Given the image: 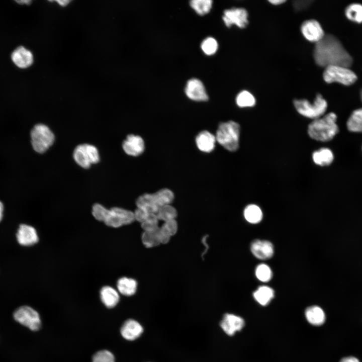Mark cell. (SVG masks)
I'll return each mask as SVG.
<instances>
[{"label": "cell", "mask_w": 362, "mask_h": 362, "mask_svg": "<svg viewBox=\"0 0 362 362\" xmlns=\"http://www.w3.org/2000/svg\"><path fill=\"white\" fill-rule=\"evenodd\" d=\"M158 229L155 231L143 232L141 235V240L146 247L152 248L160 244L157 235Z\"/></svg>", "instance_id": "obj_33"}, {"label": "cell", "mask_w": 362, "mask_h": 362, "mask_svg": "<svg viewBox=\"0 0 362 362\" xmlns=\"http://www.w3.org/2000/svg\"><path fill=\"white\" fill-rule=\"evenodd\" d=\"M157 235L160 243H167L171 238V236L159 227L157 230Z\"/></svg>", "instance_id": "obj_39"}, {"label": "cell", "mask_w": 362, "mask_h": 362, "mask_svg": "<svg viewBox=\"0 0 362 362\" xmlns=\"http://www.w3.org/2000/svg\"><path fill=\"white\" fill-rule=\"evenodd\" d=\"M336 119V115L333 113H330L313 120L308 125V135L317 141H328L331 140L338 132Z\"/></svg>", "instance_id": "obj_3"}, {"label": "cell", "mask_w": 362, "mask_h": 362, "mask_svg": "<svg viewBox=\"0 0 362 362\" xmlns=\"http://www.w3.org/2000/svg\"><path fill=\"white\" fill-rule=\"evenodd\" d=\"M347 127L351 132H362V108L352 113L347 120Z\"/></svg>", "instance_id": "obj_27"}, {"label": "cell", "mask_w": 362, "mask_h": 362, "mask_svg": "<svg viewBox=\"0 0 362 362\" xmlns=\"http://www.w3.org/2000/svg\"><path fill=\"white\" fill-rule=\"evenodd\" d=\"M237 105L241 108L251 107L255 104L254 97L248 91L243 90L240 92L236 97Z\"/></svg>", "instance_id": "obj_30"}, {"label": "cell", "mask_w": 362, "mask_h": 362, "mask_svg": "<svg viewBox=\"0 0 362 362\" xmlns=\"http://www.w3.org/2000/svg\"><path fill=\"white\" fill-rule=\"evenodd\" d=\"M360 97H361V101H362V89H361V92H360Z\"/></svg>", "instance_id": "obj_46"}, {"label": "cell", "mask_w": 362, "mask_h": 362, "mask_svg": "<svg viewBox=\"0 0 362 362\" xmlns=\"http://www.w3.org/2000/svg\"><path fill=\"white\" fill-rule=\"evenodd\" d=\"M323 77L327 83L338 82L345 85L352 84L357 79L355 73L349 67L341 65H332L325 67Z\"/></svg>", "instance_id": "obj_8"}, {"label": "cell", "mask_w": 362, "mask_h": 362, "mask_svg": "<svg viewBox=\"0 0 362 362\" xmlns=\"http://www.w3.org/2000/svg\"><path fill=\"white\" fill-rule=\"evenodd\" d=\"M92 214L97 220L113 228L130 224L135 221L134 213L130 210L119 207L108 209L98 203L93 206Z\"/></svg>", "instance_id": "obj_2"}, {"label": "cell", "mask_w": 362, "mask_h": 362, "mask_svg": "<svg viewBox=\"0 0 362 362\" xmlns=\"http://www.w3.org/2000/svg\"><path fill=\"white\" fill-rule=\"evenodd\" d=\"M240 127L233 121L221 123L215 136L216 141L224 148L235 151L239 147Z\"/></svg>", "instance_id": "obj_5"}, {"label": "cell", "mask_w": 362, "mask_h": 362, "mask_svg": "<svg viewBox=\"0 0 362 362\" xmlns=\"http://www.w3.org/2000/svg\"><path fill=\"white\" fill-rule=\"evenodd\" d=\"M100 298L106 307L112 308L116 306L119 301L118 292L112 287H103L100 291Z\"/></svg>", "instance_id": "obj_22"}, {"label": "cell", "mask_w": 362, "mask_h": 362, "mask_svg": "<svg viewBox=\"0 0 362 362\" xmlns=\"http://www.w3.org/2000/svg\"><path fill=\"white\" fill-rule=\"evenodd\" d=\"M212 3L211 0H193L190 2V5L198 14L203 15L210 11Z\"/></svg>", "instance_id": "obj_32"}, {"label": "cell", "mask_w": 362, "mask_h": 362, "mask_svg": "<svg viewBox=\"0 0 362 362\" xmlns=\"http://www.w3.org/2000/svg\"><path fill=\"white\" fill-rule=\"evenodd\" d=\"M30 142L33 150L43 153L52 145L55 136L46 125L39 123L35 125L30 132Z\"/></svg>", "instance_id": "obj_6"}, {"label": "cell", "mask_w": 362, "mask_h": 362, "mask_svg": "<svg viewBox=\"0 0 362 362\" xmlns=\"http://www.w3.org/2000/svg\"><path fill=\"white\" fill-rule=\"evenodd\" d=\"M339 362H360V360L354 356L348 355L342 357Z\"/></svg>", "instance_id": "obj_41"}, {"label": "cell", "mask_w": 362, "mask_h": 362, "mask_svg": "<svg viewBox=\"0 0 362 362\" xmlns=\"http://www.w3.org/2000/svg\"><path fill=\"white\" fill-rule=\"evenodd\" d=\"M4 212V205L0 200V222L3 219Z\"/></svg>", "instance_id": "obj_42"}, {"label": "cell", "mask_w": 362, "mask_h": 362, "mask_svg": "<svg viewBox=\"0 0 362 362\" xmlns=\"http://www.w3.org/2000/svg\"><path fill=\"white\" fill-rule=\"evenodd\" d=\"M305 316L308 322L314 326H321L326 321V315L322 308L313 305L305 310Z\"/></svg>", "instance_id": "obj_21"}, {"label": "cell", "mask_w": 362, "mask_h": 362, "mask_svg": "<svg viewBox=\"0 0 362 362\" xmlns=\"http://www.w3.org/2000/svg\"><path fill=\"white\" fill-rule=\"evenodd\" d=\"M274 291L267 286L259 287L253 293L255 301L262 306L268 305L274 297Z\"/></svg>", "instance_id": "obj_24"}, {"label": "cell", "mask_w": 362, "mask_h": 362, "mask_svg": "<svg viewBox=\"0 0 362 362\" xmlns=\"http://www.w3.org/2000/svg\"><path fill=\"white\" fill-rule=\"evenodd\" d=\"M73 157L75 162L83 168H88L92 164L97 163L100 161L97 147L86 143L79 144L75 148Z\"/></svg>", "instance_id": "obj_9"}, {"label": "cell", "mask_w": 362, "mask_h": 362, "mask_svg": "<svg viewBox=\"0 0 362 362\" xmlns=\"http://www.w3.org/2000/svg\"><path fill=\"white\" fill-rule=\"evenodd\" d=\"M93 362H115V357L111 351L102 350L94 355Z\"/></svg>", "instance_id": "obj_36"}, {"label": "cell", "mask_w": 362, "mask_h": 362, "mask_svg": "<svg viewBox=\"0 0 362 362\" xmlns=\"http://www.w3.org/2000/svg\"><path fill=\"white\" fill-rule=\"evenodd\" d=\"M133 213L135 220L140 223L145 221L150 214L137 208Z\"/></svg>", "instance_id": "obj_38"}, {"label": "cell", "mask_w": 362, "mask_h": 362, "mask_svg": "<svg viewBox=\"0 0 362 362\" xmlns=\"http://www.w3.org/2000/svg\"><path fill=\"white\" fill-rule=\"evenodd\" d=\"M56 2H57L59 5H60L62 7H65L70 2V1H67V0H59V1H56Z\"/></svg>", "instance_id": "obj_44"}, {"label": "cell", "mask_w": 362, "mask_h": 362, "mask_svg": "<svg viewBox=\"0 0 362 362\" xmlns=\"http://www.w3.org/2000/svg\"><path fill=\"white\" fill-rule=\"evenodd\" d=\"M158 221L156 214L150 213L147 219L141 223V227L144 231H155L159 228Z\"/></svg>", "instance_id": "obj_34"}, {"label": "cell", "mask_w": 362, "mask_h": 362, "mask_svg": "<svg viewBox=\"0 0 362 362\" xmlns=\"http://www.w3.org/2000/svg\"><path fill=\"white\" fill-rule=\"evenodd\" d=\"M159 220L164 222L174 220L177 216V211L170 204L161 207L156 214Z\"/></svg>", "instance_id": "obj_29"}, {"label": "cell", "mask_w": 362, "mask_h": 362, "mask_svg": "<svg viewBox=\"0 0 362 362\" xmlns=\"http://www.w3.org/2000/svg\"><path fill=\"white\" fill-rule=\"evenodd\" d=\"M346 17L350 21L358 23H362V5L352 4L346 7L345 11Z\"/></svg>", "instance_id": "obj_28"}, {"label": "cell", "mask_w": 362, "mask_h": 362, "mask_svg": "<svg viewBox=\"0 0 362 362\" xmlns=\"http://www.w3.org/2000/svg\"><path fill=\"white\" fill-rule=\"evenodd\" d=\"M222 19L228 27L235 25L240 28H244L248 24V13L245 9L241 8L225 10Z\"/></svg>", "instance_id": "obj_11"}, {"label": "cell", "mask_w": 362, "mask_h": 362, "mask_svg": "<svg viewBox=\"0 0 362 362\" xmlns=\"http://www.w3.org/2000/svg\"><path fill=\"white\" fill-rule=\"evenodd\" d=\"M201 48L205 54L211 55L217 51L218 43L214 38L208 37L203 41Z\"/></svg>", "instance_id": "obj_35"}, {"label": "cell", "mask_w": 362, "mask_h": 362, "mask_svg": "<svg viewBox=\"0 0 362 362\" xmlns=\"http://www.w3.org/2000/svg\"><path fill=\"white\" fill-rule=\"evenodd\" d=\"M310 1H297L293 3L294 8L297 11H301L305 9L310 5Z\"/></svg>", "instance_id": "obj_40"}, {"label": "cell", "mask_w": 362, "mask_h": 362, "mask_svg": "<svg viewBox=\"0 0 362 362\" xmlns=\"http://www.w3.org/2000/svg\"><path fill=\"white\" fill-rule=\"evenodd\" d=\"M243 215L245 220L251 224L258 223L263 217L261 209L254 204L247 205L244 210Z\"/></svg>", "instance_id": "obj_26"}, {"label": "cell", "mask_w": 362, "mask_h": 362, "mask_svg": "<svg viewBox=\"0 0 362 362\" xmlns=\"http://www.w3.org/2000/svg\"><path fill=\"white\" fill-rule=\"evenodd\" d=\"M185 92L187 97L196 101H206L208 96L203 83L197 78H192L187 82Z\"/></svg>", "instance_id": "obj_15"}, {"label": "cell", "mask_w": 362, "mask_h": 362, "mask_svg": "<svg viewBox=\"0 0 362 362\" xmlns=\"http://www.w3.org/2000/svg\"><path fill=\"white\" fill-rule=\"evenodd\" d=\"M174 199L173 192L168 189H162L153 194H144L139 197L136 205L137 208L147 213L156 214L158 210L170 204Z\"/></svg>", "instance_id": "obj_4"}, {"label": "cell", "mask_w": 362, "mask_h": 362, "mask_svg": "<svg viewBox=\"0 0 362 362\" xmlns=\"http://www.w3.org/2000/svg\"><path fill=\"white\" fill-rule=\"evenodd\" d=\"M243 319L231 313L225 314L220 322L222 330L228 336H233L237 331H240L244 326Z\"/></svg>", "instance_id": "obj_13"}, {"label": "cell", "mask_w": 362, "mask_h": 362, "mask_svg": "<svg viewBox=\"0 0 362 362\" xmlns=\"http://www.w3.org/2000/svg\"><path fill=\"white\" fill-rule=\"evenodd\" d=\"M333 158L334 155L332 151L327 148H322L314 151L312 154V159L314 163L320 166L330 164Z\"/></svg>", "instance_id": "obj_25"}, {"label": "cell", "mask_w": 362, "mask_h": 362, "mask_svg": "<svg viewBox=\"0 0 362 362\" xmlns=\"http://www.w3.org/2000/svg\"><path fill=\"white\" fill-rule=\"evenodd\" d=\"M16 2H17L18 4H20V5H29V4H31V3L32 2V1H31L25 0V1H16Z\"/></svg>", "instance_id": "obj_45"}, {"label": "cell", "mask_w": 362, "mask_h": 362, "mask_svg": "<svg viewBox=\"0 0 362 362\" xmlns=\"http://www.w3.org/2000/svg\"><path fill=\"white\" fill-rule=\"evenodd\" d=\"M216 137L208 131L200 132L196 138V143L198 149L202 152L209 153L215 146Z\"/></svg>", "instance_id": "obj_20"}, {"label": "cell", "mask_w": 362, "mask_h": 362, "mask_svg": "<svg viewBox=\"0 0 362 362\" xmlns=\"http://www.w3.org/2000/svg\"><path fill=\"white\" fill-rule=\"evenodd\" d=\"M297 111L301 115L313 120L319 118L325 112L327 103L322 96L318 94L312 103L306 99H297L293 101Z\"/></svg>", "instance_id": "obj_7"}, {"label": "cell", "mask_w": 362, "mask_h": 362, "mask_svg": "<svg viewBox=\"0 0 362 362\" xmlns=\"http://www.w3.org/2000/svg\"><path fill=\"white\" fill-rule=\"evenodd\" d=\"M160 228L172 236L175 234L177 231V223L175 219L167 221L164 222Z\"/></svg>", "instance_id": "obj_37"}, {"label": "cell", "mask_w": 362, "mask_h": 362, "mask_svg": "<svg viewBox=\"0 0 362 362\" xmlns=\"http://www.w3.org/2000/svg\"><path fill=\"white\" fill-rule=\"evenodd\" d=\"M313 56L316 63L325 68L332 65L349 67L352 59L340 41L334 36L326 34L314 47Z\"/></svg>", "instance_id": "obj_1"}, {"label": "cell", "mask_w": 362, "mask_h": 362, "mask_svg": "<svg viewBox=\"0 0 362 362\" xmlns=\"http://www.w3.org/2000/svg\"><path fill=\"white\" fill-rule=\"evenodd\" d=\"M11 59L17 67L22 69L28 68L32 65L34 61L31 51L22 46L14 50L11 54Z\"/></svg>", "instance_id": "obj_18"}, {"label": "cell", "mask_w": 362, "mask_h": 362, "mask_svg": "<svg viewBox=\"0 0 362 362\" xmlns=\"http://www.w3.org/2000/svg\"><path fill=\"white\" fill-rule=\"evenodd\" d=\"M255 274L257 279L262 282L269 281L273 277L271 268L265 263L257 265L255 270Z\"/></svg>", "instance_id": "obj_31"}, {"label": "cell", "mask_w": 362, "mask_h": 362, "mask_svg": "<svg viewBox=\"0 0 362 362\" xmlns=\"http://www.w3.org/2000/svg\"><path fill=\"white\" fill-rule=\"evenodd\" d=\"M117 287L118 291L122 295L131 296L133 295L137 291V283L133 279L122 277L118 280Z\"/></svg>", "instance_id": "obj_23"}, {"label": "cell", "mask_w": 362, "mask_h": 362, "mask_svg": "<svg viewBox=\"0 0 362 362\" xmlns=\"http://www.w3.org/2000/svg\"><path fill=\"white\" fill-rule=\"evenodd\" d=\"M122 148L127 154L137 156L142 154L144 150V142L141 137L129 134L123 142Z\"/></svg>", "instance_id": "obj_17"}, {"label": "cell", "mask_w": 362, "mask_h": 362, "mask_svg": "<svg viewBox=\"0 0 362 362\" xmlns=\"http://www.w3.org/2000/svg\"><path fill=\"white\" fill-rule=\"evenodd\" d=\"M14 319L31 330L37 331L41 325L40 315L37 311L28 306L18 308L13 313Z\"/></svg>", "instance_id": "obj_10"}, {"label": "cell", "mask_w": 362, "mask_h": 362, "mask_svg": "<svg viewBox=\"0 0 362 362\" xmlns=\"http://www.w3.org/2000/svg\"><path fill=\"white\" fill-rule=\"evenodd\" d=\"M301 32L309 41L317 43L325 35L320 23L315 20L304 21L301 27Z\"/></svg>", "instance_id": "obj_12"}, {"label": "cell", "mask_w": 362, "mask_h": 362, "mask_svg": "<svg viewBox=\"0 0 362 362\" xmlns=\"http://www.w3.org/2000/svg\"><path fill=\"white\" fill-rule=\"evenodd\" d=\"M16 238L19 244L24 246L33 245L39 241V237L35 228L26 224L19 225L16 233Z\"/></svg>", "instance_id": "obj_14"}, {"label": "cell", "mask_w": 362, "mask_h": 362, "mask_svg": "<svg viewBox=\"0 0 362 362\" xmlns=\"http://www.w3.org/2000/svg\"><path fill=\"white\" fill-rule=\"evenodd\" d=\"M250 250L255 257L262 260L271 258L274 253L273 244L265 240H253L250 244Z\"/></svg>", "instance_id": "obj_16"}, {"label": "cell", "mask_w": 362, "mask_h": 362, "mask_svg": "<svg viewBox=\"0 0 362 362\" xmlns=\"http://www.w3.org/2000/svg\"><path fill=\"white\" fill-rule=\"evenodd\" d=\"M268 2L274 5H279L286 2L285 0H270Z\"/></svg>", "instance_id": "obj_43"}, {"label": "cell", "mask_w": 362, "mask_h": 362, "mask_svg": "<svg viewBox=\"0 0 362 362\" xmlns=\"http://www.w3.org/2000/svg\"><path fill=\"white\" fill-rule=\"evenodd\" d=\"M143 331L142 325L133 319L126 320L120 329L122 337L129 341H133L140 337Z\"/></svg>", "instance_id": "obj_19"}]
</instances>
